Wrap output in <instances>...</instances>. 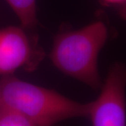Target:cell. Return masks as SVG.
Instances as JSON below:
<instances>
[{
  "label": "cell",
  "instance_id": "1",
  "mask_svg": "<svg viewBox=\"0 0 126 126\" xmlns=\"http://www.w3.org/2000/svg\"><path fill=\"white\" fill-rule=\"evenodd\" d=\"M90 103L77 102L55 90L6 75L0 81V107L12 109L44 126L87 117Z\"/></svg>",
  "mask_w": 126,
  "mask_h": 126
},
{
  "label": "cell",
  "instance_id": "2",
  "mask_svg": "<svg viewBox=\"0 0 126 126\" xmlns=\"http://www.w3.org/2000/svg\"><path fill=\"white\" fill-rule=\"evenodd\" d=\"M108 36L106 25L96 21L79 30L59 34L50 57L55 66L92 88H102L97 58Z\"/></svg>",
  "mask_w": 126,
  "mask_h": 126
},
{
  "label": "cell",
  "instance_id": "3",
  "mask_svg": "<svg viewBox=\"0 0 126 126\" xmlns=\"http://www.w3.org/2000/svg\"><path fill=\"white\" fill-rule=\"evenodd\" d=\"M126 81L123 64H113L99 97L90 102L88 116L93 126H126Z\"/></svg>",
  "mask_w": 126,
  "mask_h": 126
},
{
  "label": "cell",
  "instance_id": "4",
  "mask_svg": "<svg viewBox=\"0 0 126 126\" xmlns=\"http://www.w3.org/2000/svg\"><path fill=\"white\" fill-rule=\"evenodd\" d=\"M37 39L23 28L15 26L0 30V74L10 75L18 69L34 71L44 58Z\"/></svg>",
  "mask_w": 126,
  "mask_h": 126
},
{
  "label": "cell",
  "instance_id": "5",
  "mask_svg": "<svg viewBox=\"0 0 126 126\" xmlns=\"http://www.w3.org/2000/svg\"><path fill=\"white\" fill-rule=\"evenodd\" d=\"M25 29H33L38 23L36 0H6Z\"/></svg>",
  "mask_w": 126,
  "mask_h": 126
},
{
  "label": "cell",
  "instance_id": "6",
  "mask_svg": "<svg viewBox=\"0 0 126 126\" xmlns=\"http://www.w3.org/2000/svg\"><path fill=\"white\" fill-rule=\"evenodd\" d=\"M0 126H44L12 109L0 107Z\"/></svg>",
  "mask_w": 126,
  "mask_h": 126
},
{
  "label": "cell",
  "instance_id": "7",
  "mask_svg": "<svg viewBox=\"0 0 126 126\" xmlns=\"http://www.w3.org/2000/svg\"><path fill=\"white\" fill-rule=\"evenodd\" d=\"M101 3L104 6H111L118 9L122 17L126 16V0H100Z\"/></svg>",
  "mask_w": 126,
  "mask_h": 126
}]
</instances>
